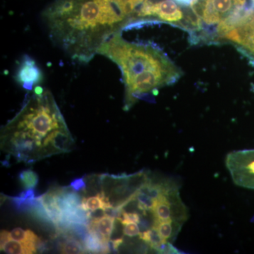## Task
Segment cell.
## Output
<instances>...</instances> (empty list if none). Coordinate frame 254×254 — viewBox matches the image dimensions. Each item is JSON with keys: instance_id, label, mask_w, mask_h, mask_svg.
<instances>
[{"instance_id": "11", "label": "cell", "mask_w": 254, "mask_h": 254, "mask_svg": "<svg viewBox=\"0 0 254 254\" xmlns=\"http://www.w3.org/2000/svg\"><path fill=\"white\" fill-rule=\"evenodd\" d=\"M60 251L62 254H73L86 253L81 241L76 240L73 236H67L60 243Z\"/></svg>"}, {"instance_id": "1", "label": "cell", "mask_w": 254, "mask_h": 254, "mask_svg": "<svg viewBox=\"0 0 254 254\" xmlns=\"http://www.w3.org/2000/svg\"><path fill=\"white\" fill-rule=\"evenodd\" d=\"M1 149L26 164L71 151L74 145L51 92L35 87L22 108L1 131Z\"/></svg>"}, {"instance_id": "7", "label": "cell", "mask_w": 254, "mask_h": 254, "mask_svg": "<svg viewBox=\"0 0 254 254\" xmlns=\"http://www.w3.org/2000/svg\"><path fill=\"white\" fill-rule=\"evenodd\" d=\"M0 249L6 254H36L38 247L35 243H24L11 240L9 237V232L1 230Z\"/></svg>"}, {"instance_id": "15", "label": "cell", "mask_w": 254, "mask_h": 254, "mask_svg": "<svg viewBox=\"0 0 254 254\" xmlns=\"http://www.w3.org/2000/svg\"><path fill=\"white\" fill-rule=\"evenodd\" d=\"M140 229L141 228L138 226V224L131 222V223L125 225L123 229V233L126 236L130 237L137 236V235H139L140 233H141Z\"/></svg>"}, {"instance_id": "6", "label": "cell", "mask_w": 254, "mask_h": 254, "mask_svg": "<svg viewBox=\"0 0 254 254\" xmlns=\"http://www.w3.org/2000/svg\"><path fill=\"white\" fill-rule=\"evenodd\" d=\"M43 72L36 61L25 55L18 64L15 80L24 89L31 91L34 87L39 86L43 81Z\"/></svg>"}, {"instance_id": "9", "label": "cell", "mask_w": 254, "mask_h": 254, "mask_svg": "<svg viewBox=\"0 0 254 254\" xmlns=\"http://www.w3.org/2000/svg\"><path fill=\"white\" fill-rule=\"evenodd\" d=\"M182 225L183 223L173 221V220H168V221L154 220L152 227L158 231L165 242L173 243L180 233Z\"/></svg>"}, {"instance_id": "17", "label": "cell", "mask_w": 254, "mask_h": 254, "mask_svg": "<svg viewBox=\"0 0 254 254\" xmlns=\"http://www.w3.org/2000/svg\"><path fill=\"white\" fill-rule=\"evenodd\" d=\"M123 243V238L116 239V240H110L108 243V247H109L110 252L116 253V252H118L119 247H120Z\"/></svg>"}, {"instance_id": "19", "label": "cell", "mask_w": 254, "mask_h": 254, "mask_svg": "<svg viewBox=\"0 0 254 254\" xmlns=\"http://www.w3.org/2000/svg\"><path fill=\"white\" fill-rule=\"evenodd\" d=\"M177 4L181 5L182 6H191L195 2V0H174Z\"/></svg>"}, {"instance_id": "8", "label": "cell", "mask_w": 254, "mask_h": 254, "mask_svg": "<svg viewBox=\"0 0 254 254\" xmlns=\"http://www.w3.org/2000/svg\"><path fill=\"white\" fill-rule=\"evenodd\" d=\"M115 218L109 215L91 219L88 223V231L95 234L104 243H108L115 227Z\"/></svg>"}, {"instance_id": "5", "label": "cell", "mask_w": 254, "mask_h": 254, "mask_svg": "<svg viewBox=\"0 0 254 254\" xmlns=\"http://www.w3.org/2000/svg\"><path fill=\"white\" fill-rule=\"evenodd\" d=\"M222 39L240 45L254 57V11L241 19Z\"/></svg>"}, {"instance_id": "12", "label": "cell", "mask_w": 254, "mask_h": 254, "mask_svg": "<svg viewBox=\"0 0 254 254\" xmlns=\"http://www.w3.org/2000/svg\"><path fill=\"white\" fill-rule=\"evenodd\" d=\"M141 240L144 241L145 243L150 246V248L156 250L162 244L165 243V240L162 238L160 234L153 227L148 229L146 231H143L138 235Z\"/></svg>"}, {"instance_id": "2", "label": "cell", "mask_w": 254, "mask_h": 254, "mask_svg": "<svg viewBox=\"0 0 254 254\" xmlns=\"http://www.w3.org/2000/svg\"><path fill=\"white\" fill-rule=\"evenodd\" d=\"M98 55L116 64L122 71L125 110L138 100L158 94L159 88L172 84L181 76L180 70L161 50L151 45L127 41L121 33L105 43Z\"/></svg>"}, {"instance_id": "4", "label": "cell", "mask_w": 254, "mask_h": 254, "mask_svg": "<svg viewBox=\"0 0 254 254\" xmlns=\"http://www.w3.org/2000/svg\"><path fill=\"white\" fill-rule=\"evenodd\" d=\"M225 163L237 185L254 190V150L231 152Z\"/></svg>"}, {"instance_id": "14", "label": "cell", "mask_w": 254, "mask_h": 254, "mask_svg": "<svg viewBox=\"0 0 254 254\" xmlns=\"http://www.w3.org/2000/svg\"><path fill=\"white\" fill-rule=\"evenodd\" d=\"M141 218V215L137 212H127L124 210L121 216L118 219V220L120 222V223L125 225L127 224L131 223V222L139 224Z\"/></svg>"}, {"instance_id": "3", "label": "cell", "mask_w": 254, "mask_h": 254, "mask_svg": "<svg viewBox=\"0 0 254 254\" xmlns=\"http://www.w3.org/2000/svg\"><path fill=\"white\" fill-rule=\"evenodd\" d=\"M149 177L145 172L133 175H103L100 177L101 192L108 198L113 208H123L131 200L135 194L147 182Z\"/></svg>"}, {"instance_id": "10", "label": "cell", "mask_w": 254, "mask_h": 254, "mask_svg": "<svg viewBox=\"0 0 254 254\" xmlns=\"http://www.w3.org/2000/svg\"><path fill=\"white\" fill-rule=\"evenodd\" d=\"M81 207L86 211H94L100 209L105 211L107 209L113 208L108 198L101 191L93 196L82 198Z\"/></svg>"}, {"instance_id": "13", "label": "cell", "mask_w": 254, "mask_h": 254, "mask_svg": "<svg viewBox=\"0 0 254 254\" xmlns=\"http://www.w3.org/2000/svg\"><path fill=\"white\" fill-rule=\"evenodd\" d=\"M18 180L23 188L27 190V189H34L38 185L39 179H38V174L31 169H28V170H23L18 174Z\"/></svg>"}, {"instance_id": "18", "label": "cell", "mask_w": 254, "mask_h": 254, "mask_svg": "<svg viewBox=\"0 0 254 254\" xmlns=\"http://www.w3.org/2000/svg\"><path fill=\"white\" fill-rule=\"evenodd\" d=\"M18 196L23 198V199H34L36 198V191L33 189H27V190L21 192Z\"/></svg>"}, {"instance_id": "16", "label": "cell", "mask_w": 254, "mask_h": 254, "mask_svg": "<svg viewBox=\"0 0 254 254\" xmlns=\"http://www.w3.org/2000/svg\"><path fill=\"white\" fill-rule=\"evenodd\" d=\"M69 187H71V190H75V191H81V190H86V182L85 181L83 177H81V178H77L76 180H73L70 183Z\"/></svg>"}]
</instances>
